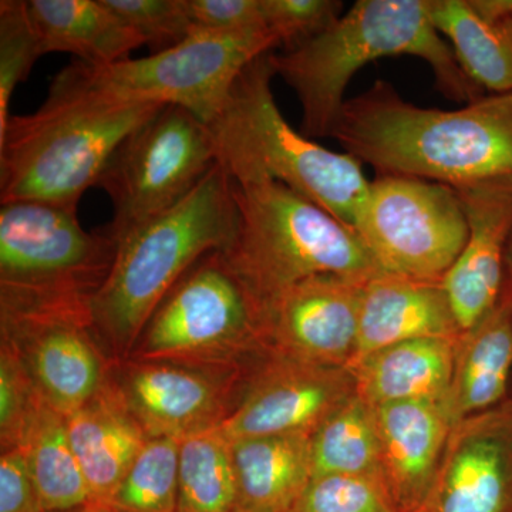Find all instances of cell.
<instances>
[{"label": "cell", "instance_id": "cell-5", "mask_svg": "<svg viewBox=\"0 0 512 512\" xmlns=\"http://www.w3.org/2000/svg\"><path fill=\"white\" fill-rule=\"evenodd\" d=\"M235 200L237 231L220 252L259 316L276 296L312 276L369 281L383 272L352 228L284 184L235 183Z\"/></svg>", "mask_w": 512, "mask_h": 512}, {"label": "cell", "instance_id": "cell-37", "mask_svg": "<svg viewBox=\"0 0 512 512\" xmlns=\"http://www.w3.org/2000/svg\"><path fill=\"white\" fill-rule=\"evenodd\" d=\"M503 291L512 302V235L510 245H508L507 261H505V282Z\"/></svg>", "mask_w": 512, "mask_h": 512}, {"label": "cell", "instance_id": "cell-7", "mask_svg": "<svg viewBox=\"0 0 512 512\" xmlns=\"http://www.w3.org/2000/svg\"><path fill=\"white\" fill-rule=\"evenodd\" d=\"M275 49L278 43L269 32L192 33L180 45L140 59L128 57L107 66L74 60L53 77L47 94L113 104L184 107L210 124L242 70Z\"/></svg>", "mask_w": 512, "mask_h": 512}, {"label": "cell", "instance_id": "cell-23", "mask_svg": "<svg viewBox=\"0 0 512 512\" xmlns=\"http://www.w3.org/2000/svg\"><path fill=\"white\" fill-rule=\"evenodd\" d=\"M312 434L231 441L237 512H291L312 480Z\"/></svg>", "mask_w": 512, "mask_h": 512}, {"label": "cell", "instance_id": "cell-21", "mask_svg": "<svg viewBox=\"0 0 512 512\" xmlns=\"http://www.w3.org/2000/svg\"><path fill=\"white\" fill-rule=\"evenodd\" d=\"M429 10L478 89L512 92V0H429Z\"/></svg>", "mask_w": 512, "mask_h": 512}, {"label": "cell", "instance_id": "cell-34", "mask_svg": "<svg viewBox=\"0 0 512 512\" xmlns=\"http://www.w3.org/2000/svg\"><path fill=\"white\" fill-rule=\"evenodd\" d=\"M266 30L288 49L320 35L343 15L336 0H262Z\"/></svg>", "mask_w": 512, "mask_h": 512}, {"label": "cell", "instance_id": "cell-8", "mask_svg": "<svg viewBox=\"0 0 512 512\" xmlns=\"http://www.w3.org/2000/svg\"><path fill=\"white\" fill-rule=\"evenodd\" d=\"M262 353L258 308L217 251L168 292L128 357L245 369L248 359Z\"/></svg>", "mask_w": 512, "mask_h": 512}, {"label": "cell", "instance_id": "cell-20", "mask_svg": "<svg viewBox=\"0 0 512 512\" xmlns=\"http://www.w3.org/2000/svg\"><path fill=\"white\" fill-rule=\"evenodd\" d=\"M74 454L89 485L90 504L107 505L150 437L113 384L66 417Z\"/></svg>", "mask_w": 512, "mask_h": 512}, {"label": "cell", "instance_id": "cell-6", "mask_svg": "<svg viewBox=\"0 0 512 512\" xmlns=\"http://www.w3.org/2000/svg\"><path fill=\"white\" fill-rule=\"evenodd\" d=\"M161 104H113L52 96L10 116L0 131V204L37 201L77 210L114 151Z\"/></svg>", "mask_w": 512, "mask_h": 512}, {"label": "cell", "instance_id": "cell-38", "mask_svg": "<svg viewBox=\"0 0 512 512\" xmlns=\"http://www.w3.org/2000/svg\"><path fill=\"white\" fill-rule=\"evenodd\" d=\"M67 512H121L116 510V508L111 507V505H100V504H87L82 508H77V510L67 511Z\"/></svg>", "mask_w": 512, "mask_h": 512}, {"label": "cell", "instance_id": "cell-31", "mask_svg": "<svg viewBox=\"0 0 512 512\" xmlns=\"http://www.w3.org/2000/svg\"><path fill=\"white\" fill-rule=\"evenodd\" d=\"M291 512H399L382 480L348 474L313 476Z\"/></svg>", "mask_w": 512, "mask_h": 512}, {"label": "cell", "instance_id": "cell-33", "mask_svg": "<svg viewBox=\"0 0 512 512\" xmlns=\"http://www.w3.org/2000/svg\"><path fill=\"white\" fill-rule=\"evenodd\" d=\"M40 396L8 343L0 342V447H19Z\"/></svg>", "mask_w": 512, "mask_h": 512}, {"label": "cell", "instance_id": "cell-17", "mask_svg": "<svg viewBox=\"0 0 512 512\" xmlns=\"http://www.w3.org/2000/svg\"><path fill=\"white\" fill-rule=\"evenodd\" d=\"M456 191L468 237L441 285L463 335L493 311L503 295L512 235V178L480 181Z\"/></svg>", "mask_w": 512, "mask_h": 512}, {"label": "cell", "instance_id": "cell-3", "mask_svg": "<svg viewBox=\"0 0 512 512\" xmlns=\"http://www.w3.org/2000/svg\"><path fill=\"white\" fill-rule=\"evenodd\" d=\"M237 225L235 183L217 163L184 200L117 242L110 274L92 302L111 359L131 355L168 292L205 255L224 251Z\"/></svg>", "mask_w": 512, "mask_h": 512}, {"label": "cell", "instance_id": "cell-4", "mask_svg": "<svg viewBox=\"0 0 512 512\" xmlns=\"http://www.w3.org/2000/svg\"><path fill=\"white\" fill-rule=\"evenodd\" d=\"M272 53L242 70L208 124L217 163L235 183L284 184L355 231L370 185L363 164L320 146L288 123L272 89Z\"/></svg>", "mask_w": 512, "mask_h": 512}, {"label": "cell", "instance_id": "cell-2", "mask_svg": "<svg viewBox=\"0 0 512 512\" xmlns=\"http://www.w3.org/2000/svg\"><path fill=\"white\" fill-rule=\"evenodd\" d=\"M396 56L423 60L447 99L466 104L485 94L434 26L429 0H359L325 32L272 53V66L298 97L302 133L315 140L332 137L355 74Z\"/></svg>", "mask_w": 512, "mask_h": 512}, {"label": "cell", "instance_id": "cell-36", "mask_svg": "<svg viewBox=\"0 0 512 512\" xmlns=\"http://www.w3.org/2000/svg\"><path fill=\"white\" fill-rule=\"evenodd\" d=\"M0 512H43L22 448L0 456Z\"/></svg>", "mask_w": 512, "mask_h": 512}, {"label": "cell", "instance_id": "cell-9", "mask_svg": "<svg viewBox=\"0 0 512 512\" xmlns=\"http://www.w3.org/2000/svg\"><path fill=\"white\" fill-rule=\"evenodd\" d=\"M217 164L210 126L190 110L163 106L114 151L97 187L113 204L106 231L119 242L184 200Z\"/></svg>", "mask_w": 512, "mask_h": 512}, {"label": "cell", "instance_id": "cell-30", "mask_svg": "<svg viewBox=\"0 0 512 512\" xmlns=\"http://www.w3.org/2000/svg\"><path fill=\"white\" fill-rule=\"evenodd\" d=\"M45 55L28 0L0 2V131L10 116V100L20 83L28 79L39 57Z\"/></svg>", "mask_w": 512, "mask_h": 512}, {"label": "cell", "instance_id": "cell-35", "mask_svg": "<svg viewBox=\"0 0 512 512\" xmlns=\"http://www.w3.org/2000/svg\"><path fill=\"white\" fill-rule=\"evenodd\" d=\"M187 10L192 33L244 35L268 32L262 0H187Z\"/></svg>", "mask_w": 512, "mask_h": 512}, {"label": "cell", "instance_id": "cell-19", "mask_svg": "<svg viewBox=\"0 0 512 512\" xmlns=\"http://www.w3.org/2000/svg\"><path fill=\"white\" fill-rule=\"evenodd\" d=\"M461 336L441 281L382 274L363 285L359 333L350 367L407 340Z\"/></svg>", "mask_w": 512, "mask_h": 512}, {"label": "cell", "instance_id": "cell-32", "mask_svg": "<svg viewBox=\"0 0 512 512\" xmlns=\"http://www.w3.org/2000/svg\"><path fill=\"white\" fill-rule=\"evenodd\" d=\"M144 40L151 53L180 45L192 35L187 0H104Z\"/></svg>", "mask_w": 512, "mask_h": 512}, {"label": "cell", "instance_id": "cell-11", "mask_svg": "<svg viewBox=\"0 0 512 512\" xmlns=\"http://www.w3.org/2000/svg\"><path fill=\"white\" fill-rule=\"evenodd\" d=\"M92 302L0 296V342L15 350L43 402L64 417L109 382L113 359L94 325Z\"/></svg>", "mask_w": 512, "mask_h": 512}, {"label": "cell", "instance_id": "cell-14", "mask_svg": "<svg viewBox=\"0 0 512 512\" xmlns=\"http://www.w3.org/2000/svg\"><path fill=\"white\" fill-rule=\"evenodd\" d=\"M245 369L127 357L113 360L110 382L150 439L183 440L221 426Z\"/></svg>", "mask_w": 512, "mask_h": 512}, {"label": "cell", "instance_id": "cell-27", "mask_svg": "<svg viewBox=\"0 0 512 512\" xmlns=\"http://www.w3.org/2000/svg\"><path fill=\"white\" fill-rule=\"evenodd\" d=\"M311 448L313 476L348 474L383 481L375 409L357 393L313 431Z\"/></svg>", "mask_w": 512, "mask_h": 512}, {"label": "cell", "instance_id": "cell-28", "mask_svg": "<svg viewBox=\"0 0 512 512\" xmlns=\"http://www.w3.org/2000/svg\"><path fill=\"white\" fill-rule=\"evenodd\" d=\"M231 440L221 427L181 440L177 512H237Z\"/></svg>", "mask_w": 512, "mask_h": 512}, {"label": "cell", "instance_id": "cell-12", "mask_svg": "<svg viewBox=\"0 0 512 512\" xmlns=\"http://www.w3.org/2000/svg\"><path fill=\"white\" fill-rule=\"evenodd\" d=\"M355 232L386 274L439 282L463 251L468 224L456 188L377 175L370 181Z\"/></svg>", "mask_w": 512, "mask_h": 512}, {"label": "cell", "instance_id": "cell-18", "mask_svg": "<svg viewBox=\"0 0 512 512\" xmlns=\"http://www.w3.org/2000/svg\"><path fill=\"white\" fill-rule=\"evenodd\" d=\"M383 483L399 512L426 503L454 423L444 400H410L373 407Z\"/></svg>", "mask_w": 512, "mask_h": 512}, {"label": "cell", "instance_id": "cell-24", "mask_svg": "<svg viewBox=\"0 0 512 512\" xmlns=\"http://www.w3.org/2000/svg\"><path fill=\"white\" fill-rule=\"evenodd\" d=\"M511 373L512 302L503 291L493 311L458 339L446 397L453 423L504 403Z\"/></svg>", "mask_w": 512, "mask_h": 512}, {"label": "cell", "instance_id": "cell-29", "mask_svg": "<svg viewBox=\"0 0 512 512\" xmlns=\"http://www.w3.org/2000/svg\"><path fill=\"white\" fill-rule=\"evenodd\" d=\"M180 447L181 440L148 439L107 505L121 512H177Z\"/></svg>", "mask_w": 512, "mask_h": 512}, {"label": "cell", "instance_id": "cell-1", "mask_svg": "<svg viewBox=\"0 0 512 512\" xmlns=\"http://www.w3.org/2000/svg\"><path fill=\"white\" fill-rule=\"evenodd\" d=\"M332 138L377 175L453 188L512 178V92L484 94L460 109H430L376 80L346 101Z\"/></svg>", "mask_w": 512, "mask_h": 512}, {"label": "cell", "instance_id": "cell-16", "mask_svg": "<svg viewBox=\"0 0 512 512\" xmlns=\"http://www.w3.org/2000/svg\"><path fill=\"white\" fill-rule=\"evenodd\" d=\"M417 512H512V402L454 424Z\"/></svg>", "mask_w": 512, "mask_h": 512}, {"label": "cell", "instance_id": "cell-22", "mask_svg": "<svg viewBox=\"0 0 512 512\" xmlns=\"http://www.w3.org/2000/svg\"><path fill=\"white\" fill-rule=\"evenodd\" d=\"M458 338L407 340L377 350L350 367L356 393L372 407L444 400L453 380Z\"/></svg>", "mask_w": 512, "mask_h": 512}, {"label": "cell", "instance_id": "cell-26", "mask_svg": "<svg viewBox=\"0 0 512 512\" xmlns=\"http://www.w3.org/2000/svg\"><path fill=\"white\" fill-rule=\"evenodd\" d=\"M43 512H67L90 504L89 485L74 454L66 417L40 397L20 443Z\"/></svg>", "mask_w": 512, "mask_h": 512}, {"label": "cell", "instance_id": "cell-10", "mask_svg": "<svg viewBox=\"0 0 512 512\" xmlns=\"http://www.w3.org/2000/svg\"><path fill=\"white\" fill-rule=\"evenodd\" d=\"M116 239L86 231L77 210L37 201L0 205V296L94 298L110 274Z\"/></svg>", "mask_w": 512, "mask_h": 512}, {"label": "cell", "instance_id": "cell-15", "mask_svg": "<svg viewBox=\"0 0 512 512\" xmlns=\"http://www.w3.org/2000/svg\"><path fill=\"white\" fill-rule=\"evenodd\" d=\"M365 282L319 275L286 289L262 312L264 352L312 365L349 367Z\"/></svg>", "mask_w": 512, "mask_h": 512}, {"label": "cell", "instance_id": "cell-25", "mask_svg": "<svg viewBox=\"0 0 512 512\" xmlns=\"http://www.w3.org/2000/svg\"><path fill=\"white\" fill-rule=\"evenodd\" d=\"M28 5L45 55L69 53L90 66H107L146 46L104 0H28Z\"/></svg>", "mask_w": 512, "mask_h": 512}, {"label": "cell", "instance_id": "cell-13", "mask_svg": "<svg viewBox=\"0 0 512 512\" xmlns=\"http://www.w3.org/2000/svg\"><path fill=\"white\" fill-rule=\"evenodd\" d=\"M356 393L349 367L320 366L262 353L245 369L221 430L229 440L308 433Z\"/></svg>", "mask_w": 512, "mask_h": 512}]
</instances>
